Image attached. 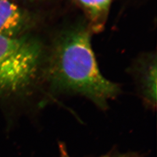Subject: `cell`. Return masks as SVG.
Listing matches in <instances>:
<instances>
[{
	"label": "cell",
	"mask_w": 157,
	"mask_h": 157,
	"mask_svg": "<svg viewBox=\"0 0 157 157\" xmlns=\"http://www.w3.org/2000/svg\"><path fill=\"white\" fill-rule=\"evenodd\" d=\"M39 54L38 46L29 40L0 36V90L15 91L28 84Z\"/></svg>",
	"instance_id": "2"
},
{
	"label": "cell",
	"mask_w": 157,
	"mask_h": 157,
	"mask_svg": "<svg viewBox=\"0 0 157 157\" xmlns=\"http://www.w3.org/2000/svg\"><path fill=\"white\" fill-rule=\"evenodd\" d=\"M97 26H100L108 11L111 0H78Z\"/></svg>",
	"instance_id": "4"
},
{
	"label": "cell",
	"mask_w": 157,
	"mask_h": 157,
	"mask_svg": "<svg viewBox=\"0 0 157 157\" xmlns=\"http://www.w3.org/2000/svg\"><path fill=\"white\" fill-rule=\"evenodd\" d=\"M51 78L59 90L84 95L100 107L117 95V86L107 80L97 65L88 33L78 29L67 34L56 48Z\"/></svg>",
	"instance_id": "1"
},
{
	"label": "cell",
	"mask_w": 157,
	"mask_h": 157,
	"mask_svg": "<svg viewBox=\"0 0 157 157\" xmlns=\"http://www.w3.org/2000/svg\"><path fill=\"white\" fill-rule=\"evenodd\" d=\"M22 15L10 0H0V36L13 37L21 27Z\"/></svg>",
	"instance_id": "3"
},
{
	"label": "cell",
	"mask_w": 157,
	"mask_h": 157,
	"mask_svg": "<svg viewBox=\"0 0 157 157\" xmlns=\"http://www.w3.org/2000/svg\"><path fill=\"white\" fill-rule=\"evenodd\" d=\"M144 95L152 104L157 101V69L156 65L151 67L145 78Z\"/></svg>",
	"instance_id": "5"
}]
</instances>
